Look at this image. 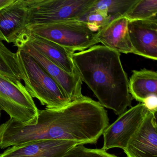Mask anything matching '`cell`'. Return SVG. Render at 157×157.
Masks as SVG:
<instances>
[{
  "instance_id": "obj_1",
  "label": "cell",
  "mask_w": 157,
  "mask_h": 157,
  "mask_svg": "<svg viewBox=\"0 0 157 157\" xmlns=\"http://www.w3.org/2000/svg\"><path fill=\"white\" fill-rule=\"evenodd\" d=\"M100 130L97 109L90 100L82 97L60 109H38L36 121L32 124L10 118L0 125V149L47 140L94 144Z\"/></svg>"
},
{
  "instance_id": "obj_2",
  "label": "cell",
  "mask_w": 157,
  "mask_h": 157,
  "mask_svg": "<svg viewBox=\"0 0 157 157\" xmlns=\"http://www.w3.org/2000/svg\"><path fill=\"white\" fill-rule=\"evenodd\" d=\"M120 56L104 46L95 45L72 56L82 81L92 91L99 103L119 116L131 106L133 99Z\"/></svg>"
},
{
  "instance_id": "obj_3",
  "label": "cell",
  "mask_w": 157,
  "mask_h": 157,
  "mask_svg": "<svg viewBox=\"0 0 157 157\" xmlns=\"http://www.w3.org/2000/svg\"><path fill=\"white\" fill-rule=\"evenodd\" d=\"M17 57L24 76L25 89L47 109H59L71 102L55 80L26 52L18 49Z\"/></svg>"
},
{
  "instance_id": "obj_4",
  "label": "cell",
  "mask_w": 157,
  "mask_h": 157,
  "mask_svg": "<svg viewBox=\"0 0 157 157\" xmlns=\"http://www.w3.org/2000/svg\"><path fill=\"white\" fill-rule=\"evenodd\" d=\"M26 31L74 53L84 51L99 43L97 33L85 23L78 21L31 25L27 26Z\"/></svg>"
},
{
  "instance_id": "obj_5",
  "label": "cell",
  "mask_w": 157,
  "mask_h": 157,
  "mask_svg": "<svg viewBox=\"0 0 157 157\" xmlns=\"http://www.w3.org/2000/svg\"><path fill=\"white\" fill-rule=\"evenodd\" d=\"M96 0H26L28 25L78 21Z\"/></svg>"
},
{
  "instance_id": "obj_6",
  "label": "cell",
  "mask_w": 157,
  "mask_h": 157,
  "mask_svg": "<svg viewBox=\"0 0 157 157\" xmlns=\"http://www.w3.org/2000/svg\"><path fill=\"white\" fill-rule=\"evenodd\" d=\"M0 110L28 124L35 122L38 109L22 83L17 84L0 73Z\"/></svg>"
},
{
  "instance_id": "obj_7",
  "label": "cell",
  "mask_w": 157,
  "mask_h": 157,
  "mask_svg": "<svg viewBox=\"0 0 157 157\" xmlns=\"http://www.w3.org/2000/svg\"><path fill=\"white\" fill-rule=\"evenodd\" d=\"M148 111L144 103H140L119 115L104 131L102 148L105 151L113 148L124 149L141 124Z\"/></svg>"
},
{
  "instance_id": "obj_8",
  "label": "cell",
  "mask_w": 157,
  "mask_h": 157,
  "mask_svg": "<svg viewBox=\"0 0 157 157\" xmlns=\"http://www.w3.org/2000/svg\"><path fill=\"white\" fill-rule=\"evenodd\" d=\"M14 45L31 56L56 81L71 101L83 97L82 82L78 75L68 73L24 41L18 40Z\"/></svg>"
},
{
  "instance_id": "obj_9",
  "label": "cell",
  "mask_w": 157,
  "mask_h": 157,
  "mask_svg": "<svg viewBox=\"0 0 157 157\" xmlns=\"http://www.w3.org/2000/svg\"><path fill=\"white\" fill-rule=\"evenodd\" d=\"M123 150L127 157H157L156 113L148 111Z\"/></svg>"
},
{
  "instance_id": "obj_10",
  "label": "cell",
  "mask_w": 157,
  "mask_h": 157,
  "mask_svg": "<svg viewBox=\"0 0 157 157\" xmlns=\"http://www.w3.org/2000/svg\"><path fill=\"white\" fill-rule=\"evenodd\" d=\"M129 39L133 54L157 59V18L128 21Z\"/></svg>"
},
{
  "instance_id": "obj_11",
  "label": "cell",
  "mask_w": 157,
  "mask_h": 157,
  "mask_svg": "<svg viewBox=\"0 0 157 157\" xmlns=\"http://www.w3.org/2000/svg\"><path fill=\"white\" fill-rule=\"evenodd\" d=\"M28 7L26 0H15L0 11V38L15 44L26 32Z\"/></svg>"
},
{
  "instance_id": "obj_12",
  "label": "cell",
  "mask_w": 157,
  "mask_h": 157,
  "mask_svg": "<svg viewBox=\"0 0 157 157\" xmlns=\"http://www.w3.org/2000/svg\"><path fill=\"white\" fill-rule=\"evenodd\" d=\"M77 145L64 140H37L11 147L0 157H61Z\"/></svg>"
},
{
  "instance_id": "obj_13",
  "label": "cell",
  "mask_w": 157,
  "mask_h": 157,
  "mask_svg": "<svg viewBox=\"0 0 157 157\" xmlns=\"http://www.w3.org/2000/svg\"><path fill=\"white\" fill-rule=\"evenodd\" d=\"M19 40L24 41L32 46L68 73L78 75L72 59L74 52L26 30Z\"/></svg>"
},
{
  "instance_id": "obj_14",
  "label": "cell",
  "mask_w": 157,
  "mask_h": 157,
  "mask_svg": "<svg viewBox=\"0 0 157 157\" xmlns=\"http://www.w3.org/2000/svg\"><path fill=\"white\" fill-rule=\"evenodd\" d=\"M128 23L124 15L112 20L97 32L96 38L98 42L120 54H133L128 34Z\"/></svg>"
},
{
  "instance_id": "obj_15",
  "label": "cell",
  "mask_w": 157,
  "mask_h": 157,
  "mask_svg": "<svg viewBox=\"0 0 157 157\" xmlns=\"http://www.w3.org/2000/svg\"><path fill=\"white\" fill-rule=\"evenodd\" d=\"M128 90L132 98L143 103L149 96L157 95V72L146 69L133 71Z\"/></svg>"
},
{
  "instance_id": "obj_16",
  "label": "cell",
  "mask_w": 157,
  "mask_h": 157,
  "mask_svg": "<svg viewBox=\"0 0 157 157\" xmlns=\"http://www.w3.org/2000/svg\"><path fill=\"white\" fill-rule=\"evenodd\" d=\"M0 73L17 84L21 83L24 76L16 53H13L0 38Z\"/></svg>"
},
{
  "instance_id": "obj_17",
  "label": "cell",
  "mask_w": 157,
  "mask_h": 157,
  "mask_svg": "<svg viewBox=\"0 0 157 157\" xmlns=\"http://www.w3.org/2000/svg\"><path fill=\"white\" fill-rule=\"evenodd\" d=\"M138 0H96L91 9L103 12L111 21L125 14Z\"/></svg>"
},
{
  "instance_id": "obj_18",
  "label": "cell",
  "mask_w": 157,
  "mask_h": 157,
  "mask_svg": "<svg viewBox=\"0 0 157 157\" xmlns=\"http://www.w3.org/2000/svg\"><path fill=\"white\" fill-rule=\"evenodd\" d=\"M157 0H138L125 14L128 21L157 18Z\"/></svg>"
},
{
  "instance_id": "obj_19",
  "label": "cell",
  "mask_w": 157,
  "mask_h": 157,
  "mask_svg": "<svg viewBox=\"0 0 157 157\" xmlns=\"http://www.w3.org/2000/svg\"><path fill=\"white\" fill-rule=\"evenodd\" d=\"M78 21L85 23L92 31L97 33L100 29L107 25L111 21V19L103 12L90 8Z\"/></svg>"
},
{
  "instance_id": "obj_20",
  "label": "cell",
  "mask_w": 157,
  "mask_h": 157,
  "mask_svg": "<svg viewBox=\"0 0 157 157\" xmlns=\"http://www.w3.org/2000/svg\"><path fill=\"white\" fill-rule=\"evenodd\" d=\"M61 157H118L108 153L101 149H91L86 147L82 144H78L69 150Z\"/></svg>"
},
{
  "instance_id": "obj_21",
  "label": "cell",
  "mask_w": 157,
  "mask_h": 157,
  "mask_svg": "<svg viewBox=\"0 0 157 157\" xmlns=\"http://www.w3.org/2000/svg\"><path fill=\"white\" fill-rule=\"evenodd\" d=\"M149 111L156 113L157 109V95H151L146 99L143 103Z\"/></svg>"
},
{
  "instance_id": "obj_22",
  "label": "cell",
  "mask_w": 157,
  "mask_h": 157,
  "mask_svg": "<svg viewBox=\"0 0 157 157\" xmlns=\"http://www.w3.org/2000/svg\"><path fill=\"white\" fill-rule=\"evenodd\" d=\"M15 0H0V11L13 3Z\"/></svg>"
},
{
  "instance_id": "obj_23",
  "label": "cell",
  "mask_w": 157,
  "mask_h": 157,
  "mask_svg": "<svg viewBox=\"0 0 157 157\" xmlns=\"http://www.w3.org/2000/svg\"><path fill=\"white\" fill-rule=\"evenodd\" d=\"M1 110H0V116H1Z\"/></svg>"
}]
</instances>
